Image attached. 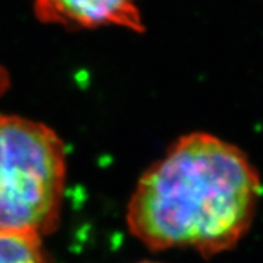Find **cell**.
<instances>
[{
	"instance_id": "5",
	"label": "cell",
	"mask_w": 263,
	"mask_h": 263,
	"mask_svg": "<svg viewBox=\"0 0 263 263\" xmlns=\"http://www.w3.org/2000/svg\"><path fill=\"white\" fill-rule=\"evenodd\" d=\"M9 88V75L3 66H0V97L5 94Z\"/></svg>"
},
{
	"instance_id": "6",
	"label": "cell",
	"mask_w": 263,
	"mask_h": 263,
	"mask_svg": "<svg viewBox=\"0 0 263 263\" xmlns=\"http://www.w3.org/2000/svg\"><path fill=\"white\" fill-rule=\"evenodd\" d=\"M141 263H160V262H141Z\"/></svg>"
},
{
	"instance_id": "4",
	"label": "cell",
	"mask_w": 263,
	"mask_h": 263,
	"mask_svg": "<svg viewBox=\"0 0 263 263\" xmlns=\"http://www.w3.org/2000/svg\"><path fill=\"white\" fill-rule=\"evenodd\" d=\"M0 263H50V260L40 235L0 233Z\"/></svg>"
},
{
	"instance_id": "1",
	"label": "cell",
	"mask_w": 263,
	"mask_h": 263,
	"mask_svg": "<svg viewBox=\"0 0 263 263\" xmlns=\"http://www.w3.org/2000/svg\"><path fill=\"white\" fill-rule=\"evenodd\" d=\"M262 197L259 171L245 151L208 132L174 142L143 173L127 206V226L154 252L226 253L253 226Z\"/></svg>"
},
{
	"instance_id": "2",
	"label": "cell",
	"mask_w": 263,
	"mask_h": 263,
	"mask_svg": "<svg viewBox=\"0 0 263 263\" xmlns=\"http://www.w3.org/2000/svg\"><path fill=\"white\" fill-rule=\"evenodd\" d=\"M65 179V145L56 132L18 116H0V233H53Z\"/></svg>"
},
{
	"instance_id": "3",
	"label": "cell",
	"mask_w": 263,
	"mask_h": 263,
	"mask_svg": "<svg viewBox=\"0 0 263 263\" xmlns=\"http://www.w3.org/2000/svg\"><path fill=\"white\" fill-rule=\"evenodd\" d=\"M43 24L70 29L119 27L143 32L138 0H31Z\"/></svg>"
}]
</instances>
